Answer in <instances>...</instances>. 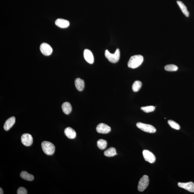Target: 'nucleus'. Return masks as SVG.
<instances>
[{
	"label": "nucleus",
	"instance_id": "obj_1",
	"mask_svg": "<svg viewBox=\"0 0 194 194\" xmlns=\"http://www.w3.org/2000/svg\"><path fill=\"white\" fill-rule=\"evenodd\" d=\"M144 61V58L140 55L133 56L131 57L128 63V66L132 69L139 67Z\"/></svg>",
	"mask_w": 194,
	"mask_h": 194
},
{
	"label": "nucleus",
	"instance_id": "obj_2",
	"mask_svg": "<svg viewBox=\"0 0 194 194\" xmlns=\"http://www.w3.org/2000/svg\"><path fill=\"white\" fill-rule=\"evenodd\" d=\"M41 148L44 153L48 155H52L55 153V147L49 142L44 141L41 143Z\"/></svg>",
	"mask_w": 194,
	"mask_h": 194
},
{
	"label": "nucleus",
	"instance_id": "obj_3",
	"mask_svg": "<svg viewBox=\"0 0 194 194\" xmlns=\"http://www.w3.org/2000/svg\"><path fill=\"white\" fill-rule=\"evenodd\" d=\"M105 55L108 60L112 63L117 62L120 59V52L119 49H117L114 54H111L109 51L106 50Z\"/></svg>",
	"mask_w": 194,
	"mask_h": 194
},
{
	"label": "nucleus",
	"instance_id": "obj_4",
	"mask_svg": "<svg viewBox=\"0 0 194 194\" xmlns=\"http://www.w3.org/2000/svg\"><path fill=\"white\" fill-rule=\"evenodd\" d=\"M136 126L138 128L145 132L149 133H155L156 132V128L151 125L139 122L136 124Z\"/></svg>",
	"mask_w": 194,
	"mask_h": 194
},
{
	"label": "nucleus",
	"instance_id": "obj_5",
	"mask_svg": "<svg viewBox=\"0 0 194 194\" xmlns=\"http://www.w3.org/2000/svg\"><path fill=\"white\" fill-rule=\"evenodd\" d=\"M149 183V179L147 175L143 176L140 179L138 186V189L139 192H143L148 187Z\"/></svg>",
	"mask_w": 194,
	"mask_h": 194
},
{
	"label": "nucleus",
	"instance_id": "obj_6",
	"mask_svg": "<svg viewBox=\"0 0 194 194\" xmlns=\"http://www.w3.org/2000/svg\"><path fill=\"white\" fill-rule=\"evenodd\" d=\"M21 141L22 144L26 146L31 145L33 142V137L31 134H23L21 137Z\"/></svg>",
	"mask_w": 194,
	"mask_h": 194
},
{
	"label": "nucleus",
	"instance_id": "obj_7",
	"mask_svg": "<svg viewBox=\"0 0 194 194\" xmlns=\"http://www.w3.org/2000/svg\"><path fill=\"white\" fill-rule=\"evenodd\" d=\"M145 160L150 163H153L156 160V157L151 152L147 150H144L142 152Z\"/></svg>",
	"mask_w": 194,
	"mask_h": 194
},
{
	"label": "nucleus",
	"instance_id": "obj_8",
	"mask_svg": "<svg viewBox=\"0 0 194 194\" xmlns=\"http://www.w3.org/2000/svg\"><path fill=\"white\" fill-rule=\"evenodd\" d=\"M40 50L43 55L49 56L51 55L53 49L50 45L46 43L42 44L40 46Z\"/></svg>",
	"mask_w": 194,
	"mask_h": 194
},
{
	"label": "nucleus",
	"instance_id": "obj_9",
	"mask_svg": "<svg viewBox=\"0 0 194 194\" xmlns=\"http://www.w3.org/2000/svg\"><path fill=\"white\" fill-rule=\"evenodd\" d=\"M111 130L109 126L103 123L99 124L96 128V130L100 134H107L109 133Z\"/></svg>",
	"mask_w": 194,
	"mask_h": 194
},
{
	"label": "nucleus",
	"instance_id": "obj_10",
	"mask_svg": "<svg viewBox=\"0 0 194 194\" xmlns=\"http://www.w3.org/2000/svg\"><path fill=\"white\" fill-rule=\"evenodd\" d=\"M178 184L180 187L184 189L189 192H194V183L192 181L186 183L179 182Z\"/></svg>",
	"mask_w": 194,
	"mask_h": 194
},
{
	"label": "nucleus",
	"instance_id": "obj_11",
	"mask_svg": "<svg viewBox=\"0 0 194 194\" xmlns=\"http://www.w3.org/2000/svg\"><path fill=\"white\" fill-rule=\"evenodd\" d=\"M84 57L89 63L92 64L94 62V57L91 51L88 49H85L83 53Z\"/></svg>",
	"mask_w": 194,
	"mask_h": 194
},
{
	"label": "nucleus",
	"instance_id": "obj_12",
	"mask_svg": "<svg viewBox=\"0 0 194 194\" xmlns=\"http://www.w3.org/2000/svg\"><path fill=\"white\" fill-rule=\"evenodd\" d=\"M55 24L57 27L61 28H66L69 27V22L67 20L59 18L55 21Z\"/></svg>",
	"mask_w": 194,
	"mask_h": 194
},
{
	"label": "nucleus",
	"instance_id": "obj_13",
	"mask_svg": "<svg viewBox=\"0 0 194 194\" xmlns=\"http://www.w3.org/2000/svg\"><path fill=\"white\" fill-rule=\"evenodd\" d=\"M15 117H12L8 119L5 122L4 125V129L5 131L9 130L13 126L15 123Z\"/></svg>",
	"mask_w": 194,
	"mask_h": 194
},
{
	"label": "nucleus",
	"instance_id": "obj_14",
	"mask_svg": "<svg viewBox=\"0 0 194 194\" xmlns=\"http://www.w3.org/2000/svg\"><path fill=\"white\" fill-rule=\"evenodd\" d=\"M64 134L69 139H74L76 136V131L71 127H67L65 129Z\"/></svg>",
	"mask_w": 194,
	"mask_h": 194
},
{
	"label": "nucleus",
	"instance_id": "obj_15",
	"mask_svg": "<svg viewBox=\"0 0 194 194\" xmlns=\"http://www.w3.org/2000/svg\"><path fill=\"white\" fill-rule=\"evenodd\" d=\"M75 85L77 90L80 91H82L85 87V82L80 78H77L75 80Z\"/></svg>",
	"mask_w": 194,
	"mask_h": 194
},
{
	"label": "nucleus",
	"instance_id": "obj_16",
	"mask_svg": "<svg viewBox=\"0 0 194 194\" xmlns=\"http://www.w3.org/2000/svg\"><path fill=\"white\" fill-rule=\"evenodd\" d=\"M62 108L63 112L67 115L69 114L72 110V107L71 104L67 102L63 103Z\"/></svg>",
	"mask_w": 194,
	"mask_h": 194
},
{
	"label": "nucleus",
	"instance_id": "obj_17",
	"mask_svg": "<svg viewBox=\"0 0 194 194\" xmlns=\"http://www.w3.org/2000/svg\"><path fill=\"white\" fill-rule=\"evenodd\" d=\"M21 177L27 181H31L34 179V176L32 174H30L26 171H22L20 174Z\"/></svg>",
	"mask_w": 194,
	"mask_h": 194
},
{
	"label": "nucleus",
	"instance_id": "obj_18",
	"mask_svg": "<svg viewBox=\"0 0 194 194\" xmlns=\"http://www.w3.org/2000/svg\"><path fill=\"white\" fill-rule=\"evenodd\" d=\"M117 154L116 149L112 147L108 148L104 153L105 156L108 157L114 156Z\"/></svg>",
	"mask_w": 194,
	"mask_h": 194
},
{
	"label": "nucleus",
	"instance_id": "obj_19",
	"mask_svg": "<svg viewBox=\"0 0 194 194\" xmlns=\"http://www.w3.org/2000/svg\"><path fill=\"white\" fill-rule=\"evenodd\" d=\"M177 3L178 6H179V7L182 11L183 13L184 14L186 15L187 17H188L189 16V12L187 10V7L185 6V4L181 1H177Z\"/></svg>",
	"mask_w": 194,
	"mask_h": 194
},
{
	"label": "nucleus",
	"instance_id": "obj_20",
	"mask_svg": "<svg viewBox=\"0 0 194 194\" xmlns=\"http://www.w3.org/2000/svg\"><path fill=\"white\" fill-rule=\"evenodd\" d=\"M107 142L104 139H100L97 142V145L100 149L104 150L107 147Z\"/></svg>",
	"mask_w": 194,
	"mask_h": 194
},
{
	"label": "nucleus",
	"instance_id": "obj_21",
	"mask_svg": "<svg viewBox=\"0 0 194 194\" xmlns=\"http://www.w3.org/2000/svg\"><path fill=\"white\" fill-rule=\"evenodd\" d=\"M142 85V84L141 81H136L134 82L132 86L133 91L134 92L139 91L141 88Z\"/></svg>",
	"mask_w": 194,
	"mask_h": 194
},
{
	"label": "nucleus",
	"instance_id": "obj_22",
	"mask_svg": "<svg viewBox=\"0 0 194 194\" xmlns=\"http://www.w3.org/2000/svg\"><path fill=\"white\" fill-rule=\"evenodd\" d=\"M168 123L172 128L175 129L176 130H179L180 129V126L179 124L176 123V122H174L173 120H168Z\"/></svg>",
	"mask_w": 194,
	"mask_h": 194
},
{
	"label": "nucleus",
	"instance_id": "obj_23",
	"mask_svg": "<svg viewBox=\"0 0 194 194\" xmlns=\"http://www.w3.org/2000/svg\"><path fill=\"white\" fill-rule=\"evenodd\" d=\"M165 69L167 71H176L178 69V67L174 64H169L166 66Z\"/></svg>",
	"mask_w": 194,
	"mask_h": 194
},
{
	"label": "nucleus",
	"instance_id": "obj_24",
	"mask_svg": "<svg viewBox=\"0 0 194 194\" xmlns=\"http://www.w3.org/2000/svg\"><path fill=\"white\" fill-rule=\"evenodd\" d=\"M155 106H146V107H142L141 108V109L145 112L148 113L152 112L155 111Z\"/></svg>",
	"mask_w": 194,
	"mask_h": 194
},
{
	"label": "nucleus",
	"instance_id": "obj_25",
	"mask_svg": "<svg viewBox=\"0 0 194 194\" xmlns=\"http://www.w3.org/2000/svg\"><path fill=\"white\" fill-rule=\"evenodd\" d=\"M17 194H27V190L25 188L20 187L17 191Z\"/></svg>",
	"mask_w": 194,
	"mask_h": 194
},
{
	"label": "nucleus",
	"instance_id": "obj_26",
	"mask_svg": "<svg viewBox=\"0 0 194 194\" xmlns=\"http://www.w3.org/2000/svg\"><path fill=\"white\" fill-rule=\"evenodd\" d=\"M3 193H3V191L2 189L1 188H0V194H3Z\"/></svg>",
	"mask_w": 194,
	"mask_h": 194
}]
</instances>
